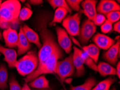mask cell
Listing matches in <instances>:
<instances>
[{
    "label": "cell",
    "mask_w": 120,
    "mask_h": 90,
    "mask_svg": "<svg viewBox=\"0 0 120 90\" xmlns=\"http://www.w3.org/2000/svg\"><path fill=\"white\" fill-rule=\"evenodd\" d=\"M51 18V15L48 12L41 14L37 18V29L42 42V46L38 55V65L43 63L59 46L56 41L53 34L48 28V25Z\"/></svg>",
    "instance_id": "obj_1"
},
{
    "label": "cell",
    "mask_w": 120,
    "mask_h": 90,
    "mask_svg": "<svg viewBox=\"0 0 120 90\" xmlns=\"http://www.w3.org/2000/svg\"><path fill=\"white\" fill-rule=\"evenodd\" d=\"M21 9V4L19 1L8 0L3 2L0 7V27L5 30L17 27L19 23V14Z\"/></svg>",
    "instance_id": "obj_2"
},
{
    "label": "cell",
    "mask_w": 120,
    "mask_h": 90,
    "mask_svg": "<svg viewBox=\"0 0 120 90\" xmlns=\"http://www.w3.org/2000/svg\"><path fill=\"white\" fill-rule=\"evenodd\" d=\"M64 54L62 50L59 46H58L53 54L43 63L38 66L37 68L34 72L26 76V78L24 79L25 82H31L41 75L52 74L54 73V70L58 61L60 59L62 58Z\"/></svg>",
    "instance_id": "obj_3"
},
{
    "label": "cell",
    "mask_w": 120,
    "mask_h": 90,
    "mask_svg": "<svg viewBox=\"0 0 120 90\" xmlns=\"http://www.w3.org/2000/svg\"><path fill=\"white\" fill-rule=\"evenodd\" d=\"M38 64V58L37 54L35 51H31L17 60L15 67H16L20 75L27 76L36 70Z\"/></svg>",
    "instance_id": "obj_4"
},
{
    "label": "cell",
    "mask_w": 120,
    "mask_h": 90,
    "mask_svg": "<svg viewBox=\"0 0 120 90\" xmlns=\"http://www.w3.org/2000/svg\"><path fill=\"white\" fill-rule=\"evenodd\" d=\"M75 69L73 63L72 55H70L65 59L58 60L54 73L59 76L61 81L64 82L67 78L72 76L75 73Z\"/></svg>",
    "instance_id": "obj_5"
},
{
    "label": "cell",
    "mask_w": 120,
    "mask_h": 90,
    "mask_svg": "<svg viewBox=\"0 0 120 90\" xmlns=\"http://www.w3.org/2000/svg\"><path fill=\"white\" fill-rule=\"evenodd\" d=\"M80 20L81 14L77 12L73 15L67 16L62 22L66 31L71 37L79 35Z\"/></svg>",
    "instance_id": "obj_6"
},
{
    "label": "cell",
    "mask_w": 120,
    "mask_h": 90,
    "mask_svg": "<svg viewBox=\"0 0 120 90\" xmlns=\"http://www.w3.org/2000/svg\"><path fill=\"white\" fill-rule=\"evenodd\" d=\"M96 31V27L92 21L86 20L80 27L79 39L81 44L86 45Z\"/></svg>",
    "instance_id": "obj_7"
},
{
    "label": "cell",
    "mask_w": 120,
    "mask_h": 90,
    "mask_svg": "<svg viewBox=\"0 0 120 90\" xmlns=\"http://www.w3.org/2000/svg\"><path fill=\"white\" fill-rule=\"evenodd\" d=\"M58 44L67 54H70L72 50V41L66 30L58 27L56 28Z\"/></svg>",
    "instance_id": "obj_8"
},
{
    "label": "cell",
    "mask_w": 120,
    "mask_h": 90,
    "mask_svg": "<svg viewBox=\"0 0 120 90\" xmlns=\"http://www.w3.org/2000/svg\"><path fill=\"white\" fill-rule=\"evenodd\" d=\"M74 52L72 54L73 63L75 67L77 77H81L84 75L85 69L84 67V62L81 56V50L76 47H73Z\"/></svg>",
    "instance_id": "obj_9"
},
{
    "label": "cell",
    "mask_w": 120,
    "mask_h": 90,
    "mask_svg": "<svg viewBox=\"0 0 120 90\" xmlns=\"http://www.w3.org/2000/svg\"><path fill=\"white\" fill-rule=\"evenodd\" d=\"M120 5L115 1L102 0L98 5L96 12H99V14L106 15L110 12L120 11Z\"/></svg>",
    "instance_id": "obj_10"
},
{
    "label": "cell",
    "mask_w": 120,
    "mask_h": 90,
    "mask_svg": "<svg viewBox=\"0 0 120 90\" xmlns=\"http://www.w3.org/2000/svg\"><path fill=\"white\" fill-rule=\"evenodd\" d=\"M2 36L4 39L5 45L8 48L12 49L17 47L19 34L16 29L9 28L4 30Z\"/></svg>",
    "instance_id": "obj_11"
},
{
    "label": "cell",
    "mask_w": 120,
    "mask_h": 90,
    "mask_svg": "<svg viewBox=\"0 0 120 90\" xmlns=\"http://www.w3.org/2000/svg\"><path fill=\"white\" fill-rule=\"evenodd\" d=\"M120 42L119 39L116 43L103 54V58L112 65H115L117 63L118 58L120 57Z\"/></svg>",
    "instance_id": "obj_12"
},
{
    "label": "cell",
    "mask_w": 120,
    "mask_h": 90,
    "mask_svg": "<svg viewBox=\"0 0 120 90\" xmlns=\"http://www.w3.org/2000/svg\"><path fill=\"white\" fill-rule=\"evenodd\" d=\"M93 41L99 49L107 50L115 44V41L106 35L98 33L93 38Z\"/></svg>",
    "instance_id": "obj_13"
},
{
    "label": "cell",
    "mask_w": 120,
    "mask_h": 90,
    "mask_svg": "<svg viewBox=\"0 0 120 90\" xmlns=\"http://www.w3.org/2000/svg\"><path fill=\"white\" fill-rule=\"evenodd\" d=\"M98 1L95 0H85L82 1L81 5L83 9V12L88 20L93 21L97 15L96 12V3Z\"/></svg>",
    "instance_id": "obj_14"
},
{
    "label": "cell",
    "mask_w": 120,
    "mask_h": 90,
    "mask_svg": "<svg viewBox=\"0 0 120 90\" xmlns=\"http://www.w3.org/2000/svg\"><path fill=\"white\" fill-rule=\"evenodd\" d=\"M0 54L3 55L4 57V61L7 62L9 67L11 68L15 67L17 61V54L14 49L6 48L0 45Z\"/></svg>",
    "instance_id": "obj_15"
},
{
    "label": "cell",
    "mask_w": 120,
    "mask_h": 90,
    "mask_svg": "<svg viewBox=\"0 0 120 90\" xmlns=\"http://www.w3.org/2000/svg\"><path fill=\"white\" fill-rule=\"evenodd\" d=\"M17 52L19 56L28 52L31 47L30 43L26 39L24 32L23 31L22 27H20L19 32V41L17 44Z\"/></svg>",
    "instance_id": "obj_16"
},
{
    "label": "cell",
    "mask_w": 120,
    "mask_h": 90,
    "mask_svg": "<svg viewBox=\"0 0 120 90\" xmlns=\"http://www.w3.org/2000/svg\"><path fill=\"white\" fill-rule=\"evenodd\" d=\"M22 30L28 41L30 43L34 44L38 48L41 49L42 45L40 41L38 34L26 24L22 27Z\"/></svg>",
    "instance_id": "obj_17"
},
{
    "label": "cell",
    "mask_w": 120,
    "mask_h": 90,
    "mask_svg": "<svg viewBox=\"0 0 120 90\" xmlns=\"http://www.w3.org/2000/svg\"><path fill=\"white\" fill-rule=\"evenodd\" d=\"M29 85L36 90L50 89L49 80L44 75H41L30 82Z\"/></svg>",
    "instance_id": "obj_18"
},
{
    "label": "cell",
    "mask_w": 120,
    "mask_h": 90,
    "mask_svg": "<svg viewBox=\"0 0 120 90\" xmlns=\"http://www.w3.org/2000/svg\"><path fill=\"white\" fill-rule=\"evenodd\" d=\"M97 71L102 77L116 75V69L109 64L101 62L97 65Z\"/></svg>",
    "instance_id": "obj_19"
},
{
    "label": "cell",
    "mask_w": 120,
    "mask_h": 90,
    "mask_svg": "<svg viewBox=\"0 0 120 90\" xmlns=\"http://www.w3.org/2000/svg\"><path fill=\"white\" fill-rule=\"evenodd\" d=\"M82 51L90 57L96 64L99 60L100 55V49L94 44H90L88 45H85L82 47Z\"/></svg>",
    "instance_id": "obj_20"
},
{
    "label": "cell",
    "mask_w": 120,
    "mask_h": 90,
    "mask_svg": "<svg viewBox=\"0 0 120 90\" xmlns=\"http://www.w3.org/2000/svg\"><path fill=\"white\" fill-rule=\"evenodd\" d=\"M68 12L66 9L62 8H58L56 9L54 12L53 19L49 22V25H52L55 23H60L65 19Z\"/></svg>",
    "instance_id": "obj_21"
},
{
    "label": "cell",
    "mask_w": 120,
    "mask_h": 90,
    "mask_svg": "<svg viewBox=\"0 0 120 90\" xmlns=\"http://www.w3.org/2000/svg\"><path fill=\"white\" fill-rule=\"evenodd\" d=\"M96 80L93 77H90L81 85L77 86H71L70 90H92L93 87L96 85Z\"/></svg>",
    "instance_id": "obj_22"
},
{
    "label": "cell",
    "mask_w": 120,
    "mask_h": 90,
    "mask_svg": "<svg viewBox=\"0 0 120 90\" xmlns=\"http://www.w3.org/2000/svg\"><path fill=\"white\" fill-rule=\"evenodd\" d=\"M8 74L7 67L4 64L0 65V90H4L8 87Z\"/></svg>",
    "instance_id": "obj_23"
},
{
    "label": "cell",
    "mask_w": 120,
    "mask_h": 90,
    "mask_svg": "<svg viewBox=\"0 0 120 90\" xmlns=\"http://www.w3.org/2000/svg\"><path fill=\"white\" fill-rule=\"evenodd\" d=\"M116 81L115 78H108L100 82L92 90H109L111 86Z\"/></svg>",
    "instance_id": "obj_24"
},
{
    "label": "cell",
    "mask_w": 120,
    "mask_h": 90,
    "mask_svg": "<svg viewBox=\"0 0 120 90\" xmlns=\"http://www.w3.org/2000/svg\"><path fill=\"white\" fill-rule=\"evenodd\" d=\"M48 2L54 9L58 8H64L66 9L69 13H72L71 9L68 7L66 1H65V0H49Z\"/></svg>",
    "instance_id": "obj_25"
},
{
    "label": "cell",
    "mask_w": 120,
    "mask_h": 90,
    "mask_svg": "<svg viewBox=\"0 0 120 90\" xmlns=\"http://www.w3.org/2000/svg\"><path fill=\"white\" fill-rule=\"evenodd\" d=\"M81 54L82 57L83 58L84 64H86L90 69H92L94 71H97V65L93 61V60L82 50H81Z\"/></svg>",
    "instance_id": "obj_26"
},
{
    "label": "cell",
    "mask_w": 120,
    "mask_h": 90,
    "mask_svg": "<svg viewBox=\"0 0 120 90\" xmlns=\"http://www.w3.org/2000/svg\"><path fill=\"white\" fill-rule=\"evenodd\" d=\"M32 15V11L30 8L24 7L21 9L19 14V20L25 21L29 20Z\"/></svg>",
    "instance_id": "obj_27"
},
{
    "label": "cell",
    "mask_w": 120,
    "mask_h": 90,
    "mask_svg": "<svg viewBox=\"0 0 120 90\" xmlns=\"http://www.w3.org/2000/svg\"><path fill=\"white\" fill-rule=\"evenodd\" d=\"M107 20L110 22L111 23H114L120 21V11H114L110 12L106 15Z\"/></svg>",
    "instance_id": "obj_28"
},
{
    "label": "cell",
    "mask_w": 120,
    "mask_h": 90,
    "mask_svg": "<svg viewBox=\"0 0 120 90\" xmlns=\"http://www.w3.org/2000/svg\"><path fill=\"white\" fill-rule=\"evenodd\" d=\"M82 1L81 0H67L66 2L71 10L79 12Z\"/></svg>",
    "instance_id": "obj_29"
},
{
    "label": "cell",
    "mask_w": 120,
    "mask_h": 90,
    "mask_svg": "<svg viewBox=\"0 0 120 90\" xmlns=\"http://www.w3.org/2000/svg\"><path fill=\"white\" fill-rule=\"evenodd\" d=\"M112 30V24L110 22L106 21L101 25V30L103 34H107L111 32Z\"/></svg>",
    "instance_id": "obj_30"
},
{
    "label": "cell",
    "mask_w": 120,
    "mask_h": 90,
    "mask_svg": "<svg viewBox=\"0 0 120 90\" xmlns=\"http://www.w3.org/2000/svg\"><path fill=\"white\" fill-rule=\"evenodd\" d=\"M106 21V16L101 14H97L93 22L95 25L100 26Z\"/></svg>",
    "instance_id": "obj_31"
},
{
    "label": "cell",
    "mask_w": 120,
    "mask_h": 90,
    "mask_svg": "<svg viewBox=\"0 0 120 90\" xmlns=\"http://www.w3.org/2000/svg\"><path fill=\"white\" fill-rule=\"evenodd\" d=\"M10 90H21L22 87L16 79L12 77L9 80Z\"/></svg>",
    "instance_id": "obj_32"
},
{
    "label": "cell",
    "mask_w": 120,
    "mask_h": 90,
    "mask_svg": "<svg viewBox=\"0 0 120 90\" xmlns=\"http://www.w3.org/2000/svg\"><path fill=\"white\" fill-rule=\"evenodd\" d=\"M114 30L118 33L120 32V21L115 23L113 27Z\"/></svg>",
    "instance_id": "obj_33"
},
{
    "label": "cell",
    "mask_w": 120,
    "mask_h": 90,
    "mask_svg": "<svg viewBox=\"0 0 120 90\" xmlns=\"http://www.w3.org/2000/svg\"><path fill=\"white\" fill-rule=\"evenodd\" d=\"M29 2H30L31 4L32 5H40L41 4V3H43V1L41 0H31V1H29Z\"/></svg>",
    "instance_id": "obj_34"
},
{
    "label": "cell",
    "mask_w": 120,
    "mask_h": 90,
    "mask_svg": "<svg viewBox=\"0 0 120 90\" xmlns=\"http://www.w3.org/2000/svg\"><path fill=\"white\" fill-rule=\"evenodd\" d=\"M116 75H117L118 78L120 79V63L119 62L117 63V65H116Z\"/></svg>",
    "instance_id": "obj_35"
},
{
    "label": "cell",
    "mask_w": 120,
    "mask_h": 90,
    "mask_svg": "<svg viewBox=\"0 0 120 90\" xmlns=\"http://www.w3.org/2000/svg\"><path fill=\"white\" fill-rule=\"evenodd\" d=\"M21 90H31L30 89V88L29 87V86H28V84L26 83H25V84H24V85L22 87Z\"/></svg>",
    "instance_id": "obj_36"
},
{
    "label": "cell",
    "mask_w": 120,
    "mask_h": 90,
    "mask_svg": "<svg viewBox=\"0 0 120 90\" xmlns=\"http://www.w3.org/2000/svg\"><path fill=\"white\" fill-rule=\"evenodd\" d=\"M2 33L1 32V31H0V40L2 39Z\"/></svg>",
    "instance_id": "obj_37"
},
{
    "label": "cell",
    "mask_w": 120,
    "mask_h": 90,
    "mask_svg": "<svg viewBox=\"0 0 120 90\" xmlns=\"http://www.w3.org/2000/svg\"><path fill=\"white\" fill-rule=\"evenodd\" d=\"M51 90L50 89H41V90Z\"/></svg>",
    "instance_id": "obj_38"
},
{
    "label": "cell",
    "mask_w": 120,
    "mask_h": 90,
    "mask_svg": "<svg viewBox=\"0 0 120 90\" xmlns=\"http://www.w3.org/2000/svg\"><path fill=\"white\" fill-rule=\"evenodd\" d=\"M111 90H116L115 87H114V88H112V89H111Z\"/></svg>",
    "instance_id": "obj_39"
},
{
    "label": "cell",
    "mask_w": 120,
    "mask_h": 90,
    "mask_svg": "<svg viewBox=\"0 0 120 90\" xmlns=\"http://www.w3.org/2000/svg\"><path fill=\"white\" fill-rule=\"evenodd\" d=\"M2 1H0V7H1V4H2Z\"/></svg>",
    "instance_id": "obj_40"
},
{
    "label": "cell",
    "mask_w": 120,
    "mask_h": 90,
    "mask_svg": "<svg viewBox=\"0 0 120 90\" xmlns=\"http://www.w3.org/2000/svg\"><path fill=\"white\" fill-rule=\"evenodd\" d=\"M1 17H0V23H1Z\"/></svg>",
    "instance_id": "obj_41"
},
{
    "label": "cell",
    "mask_w": 120,
    "mask_h": 90,
    "mask_svg": "<svg viewBox=\"0 0 120 90\" xmlns=\"http://www.w3.org/2000/svg\"><path fill=\"white\" fill-rule=\"evenodd\" d=\"M0 56H1V54H0Z\"/></svg>",
    "instance_id": "obj_42"
}]
</instances>
